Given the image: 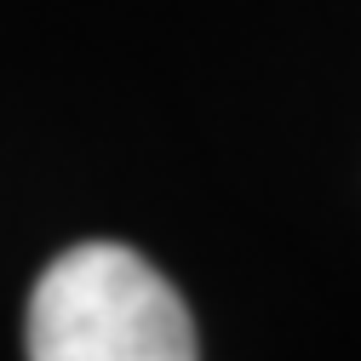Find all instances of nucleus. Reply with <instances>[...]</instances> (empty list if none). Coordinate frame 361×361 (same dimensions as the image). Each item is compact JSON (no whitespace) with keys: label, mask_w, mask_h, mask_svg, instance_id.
<instances>
[{"label":"nucleus","mask_w":361,"mask_h":361,"mask_svg":"<svg viewBox=\"0 0 361 361\" xmlns=\"http://www.w3.org/2000/svg\"><path fill=\"white\" fill-rule=\"evenodd\" d=\"M29 361H195V322L149 258L86 241L35 281Z\"/></svg>","instance_id":"1"}]
</instances>
